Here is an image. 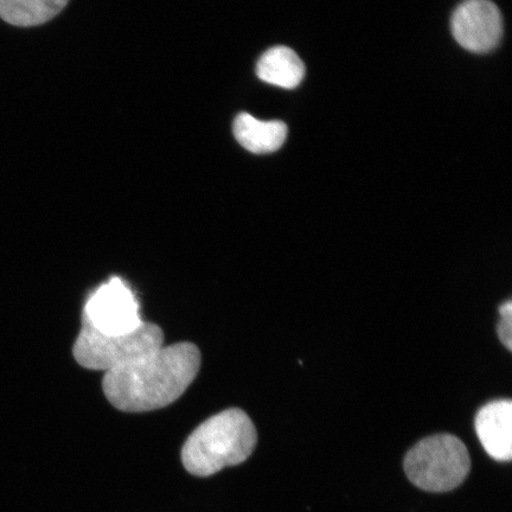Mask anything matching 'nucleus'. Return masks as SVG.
I'll list each match as a JSON object with an SVG mask.
<instances>
[{
    "instance_id": "3",
    "label": "nucleus",
    "mask_w": 512,
    "mask_h": 512,
    "mask_svg": "<svg viewBox=\"0 0 512 512\" xmlns=\"http://www.w3.org/2000/svg\"><path fill=\"white\" fill-rule=\"evenodd\" d=\"M403 465L415 486L440 494L463 484L471 470V459L467 447L456 435L435 434L413 446Z\"/></svg>"
},
{
    "instance_id": "4",
    "label": "nucleus",
    "mask_w": 512,
    "mask_h": 512,
    "mask_svg": "<svg viewBox=\"0 0 512 512\" xmlns=\"http://www.w3.org/2000/svg\"><path fill=\"white\" fill-rule=\"evenodd\" d=\"M164 345L163 330L143 323L137 330L120 335H106L82 324L73 354L83 368L108 371L126 366Z\"/></svg>"
},
{
    "instance_id": "8",
    "label": "nucleus",
    "mask_w": 512,
    "mask_h": 512,
    "mask_svg": "<svg viewBox=\"0 0 512 512\" xmlns=\"http://www.w3.org/2000/svg\"><path fill=\"white\" fill-rule=\"evenodd\" d=\"M233 131L243 149L256 155L278 151L286 142L288 132L283 121L259 120L248 113H241L236 117Z\"/></svg>"
},
{
    "instance_id": "7",
    "label": "nucleus",
    "mask_w": 512,
    "mask_h": 512,
    "mask_svg": "<svg viewBox=\"0 0 512 512\" xmlns=\"http://www.w3.org/2000/svg\"><path fill=\"white\" fill-rule=\"evenodd\" d=\"M476 432L484 450L497 462H509L512 457V403L496 400L479 409Z\"/></svg>"
},
{
    "instance_id": "2",
    "label": "nucleus",
    "mask_w": 512,
    "mask_h": 512,
    "mask_svg": "<svg viewBox=\"0 0 512 512\" xmlns=\"http://www.w3.org/2000/svg\"><path fill=\"white\" fill-rule=\"evenodd\" d=\"M258 443L253 421L239 408L211 416L185 441L182 462L191 475L209 477L251 457Z\"/></svg>"
},
{
    "instance_id": "9",
    "label": "nucleus",
    "mask_w": 512,
    "mask_h": 512,
    "mask_svg": "<svg viewBox=\"0 0 512 512\" xmlns=\"http://www.w3.org/2000/svg\"><path fill=\"white\" fill-rule=\"evenodd\" d=\"M256 74L270 85L293 89L304 80L305 66L291 48L273 47L260 57Z\"/></svg>"
},
{
    "instance_id": "10",
    "label": "nucleus",
    "mask_w": 512,
    "mask_h": 512,
    "mask_svg": "<svg viewBox=\"0 0 512 512\" xmlns=\"http://www.w3.org/2000/svg\"><path fill=\"white\" fill-rule=\"evenodd\" d=\"M69 0H0V18L16 27H36L53 19Z\"/></svg>"
},
{
    "instance_id": "1",
    "label": "nucleus",
    "mask_w": 512,
    "mask_h": 512,
    "mask_svg": "<svg viewBox=\"0 0 512 512\" xmlns=\"http://www.w3.org/2000/svg\"><path fill=\"white\" fill-rule=\"evenodd\" d=\"M201 368L195 344L177 343L159 348L124 367L105 374L108 401L126 413H145L171 405L194 382Z\"/></svg>"
},
{
    "instance_id": "5",
    "label": "nucleus",
    "mask_w": 512,
    "mask_h": 512,
    "mask_svg": "<svg viewBox=\"0 0 512 512\" xmlns=\"http://www.w3.org/2000/svg\"><path fill=\"white\" fill-rule=\"evenodd\" d=\"M143 323L136 293L120 278H112L96 288L83 309L82 324L101 334H127Z\"/></svg>"
},
{
    "instance_id": "11",
    "label": "nucleus",
    "mask_w": 512,
    "mask_h": 512,
    "mask_svg": "<svg viewBox=\"0 0 512 512\" xmlns=\"http://www.w3.org/2000/svg\"><path fill=\"white\" fill-rule=\"evenodd\" d=\"M499 315L501 320L497 325V334L501 339L502 344L508 350L512 349V302L508 300L507 303L499 306Z\"/></svg>"
},
{
    "instance_id": "6",
    "label": "nucleus",
    "mask_w": 512,
    "mask_h": 512,
    "mask_svg": "<svg viewBox=\"0 0 512 512\" xmlns=\"http://www.w3.org/2000/svg\"><path fill=\"white\" fill-rule=\"evenodd\" d=\"M451 29L456 41L466 50L489 53L502 40V14L491 0H465L454 11Z\"/></svg>"
}]
</instances>
